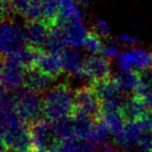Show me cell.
<instances>
[{"label":"cell","mask_w":152,"mask_h":152,"mask_svg":"<svg viewBox=\"0 0 152 152\" xmlns=\"http://www.w3.org/2000/svg\"><path fill=\"white\" fill-rule=\"evenodd\" d=\"M94 31L102 38H108L110 34V28L105 21H103L102 19H97L95 22V30Z\"/></svg>","instance_id":"cell-29"},{"label":"cell","mask_w":152,"mask_h":152,"mask_svg":"<svg viewBox=\"0 0 152 152\" xmlns=\"http://www.w3.org/2000/svg\"><path fill=\"white\" fill-rule=\"evenodd\" d=\"M43 116L54 122L75 113V92L67 83H59L43 94Z\"/></svg>","instance_id":"cell-1"},{"label":"cell","mask_w":152,"mask_h":152,"mask_svg":"<svg viewBox=\"0 0 152 152\" xmlns=\"http://www.w3.org/2000/svg\"><path fill=\"white\" fill-rule=\"evenodd\" d=\"M1 52L3 56L13 55L28 45L25 25L15 24L12 19L2 20L1 24Z\"/></svg>","instance_id":"cell-3"},{"label":"cell","mask_w":152,"mask_h":152,"mask_svg":"<svg viewBox=\"0 0 152 152\" xmlns=\"http://www.w3.org/2000/svg\"><path fill=\"white\" fill-rule=\"evenodd\" d=\"M54 80L53 77L47 75L36 67H31L26 69L24 86L36 93L45 94L48 90H50V86Z\"/></svg>","instance_id":"cell-12"},{"label":"cell","mask_w":152,"mask_h":152,"mask_svg":"<svg viewBox=\"0 0 152 152\" xmlns=\"http://www.w3.org/2000/svg\"><path fill=\"white\" fill-rule=\"evenodd\" d=\"M67 45L68 43L66 40L65 31L58 22V24L51 27L44 50L56 53V54H61L67 48Z\"/></svg>","instance_id":"cell-15"},{"label":"cell","mask_w":152,"mask_h":152,"mask_svg":"<svg viewBox=\"0 0 152 152\" xmlns=\"http://www.w3.org/2000/svg\"><path fill=\"white\" fill-rule=\"evenodd\" d=\"M151 152H152V151H151Z\"/></svg>","instance_id":"cell-33"},{"label":"cell","mask_w":152,"mask_h":152,"mask_svg":"<svg viewBox=\"0 0 152 152\" xmlns=\"http://www.w3.org/2000/svg\"><path fill=\"white\" fill-rule=\"evenodd\" d=\"M101 53L107 58H115V57H118L120 55L119 49L116 45H106V46L104 45V48Z\"/></svg>","instance_id":"cell-30"},{"label":"cell","mask_w":152,"mask_h":152,"mask_svg":"<svg viewBox=\"0 0 152 152\" xmlns=\"http://www.w3.org/2000/svg\"><path fill=\"white\" fill-rule=\"evenodd\" d=\"M141 150L143 152H151L152 151V130L144 131L141 135L139 144Z\"/></svg>","instance_id":"cell-28"},{"label":"cell","mask_w":152,"mask_h":152,"mask_svg":"<svg viewBox=\"0 0 152 152\" xmlns=\"http://www.w3.org/2000/svg\"><path fill=\"white\" fill-rule=\"evenodd\" d=\"M83 74L91 83L110 78V61L100 55H90L83 61Z\"/></svg>","instance_id":"cell-7"},{"label":"cell","mask_w":152,"mask_h":152,"mask_svg":"<svg viewBox=\"0 0 152 152\" xmlns=\"http://www.w3.org/2000/svg\"><path fill=\"white\" fill-rule=\"evenodd\" d=\"M83 47L92 53H100L103 50L104 45L100 40V36H98L95 31H91L88 32L87 38L83 43Z\"/></svg>","instance_id":"cell-27"},{"label":"cell","mask_w":152,"mask_h":152,"mask_svg":"<svg viewBox=\"0 0 152 152\" xmlns=\"http://www.w3.org/2000/svg\"><path fill=\"white\" fill-rule=\"evenodd\" d=\"M59 16L61 19H81V13L76 7L73 0H61L59 7Z\"/></svg>","instance_id":"cell-23"},{"label":"cell","mask_w":152,"mask_h":152,"mask_svg":"<svg viewBox=\"0 0 152 152\" xmlns=\"http://www.w3.org/2000/svg\"><path fill=\"white\" fill-rule=\"evenodd\" d=\"M151 54H152V53H151Z\"/></svg>","instance_id":"cell-32"},{"label":"cell","mask_w":152,"mask_h":152,"mask_svg":"<svg viewBox=\"0 0 152 152\" xmlns=\"http://www.w3.org/2000/svg\"><path fill=\"white\" fill-rule=\"evenodd\" d=\"M34 67L38 68L47 75L56 79L61 73H64L61 65V54L49 52L46 50H39L37 52Z\"/></svg>","instance_id":"cell-8"},{"label":"cell","mask_w":152,"mask_h":152,"mask_svg":"<svg viewBox=\"0 0 152 152\" xmlns=\"http://www.w3.org/2000/svg\"><path fill=\"white\" fill-rule=\"evenodd\" d=\"M110 133V130L107 125H106V123L104 122L102 119H99V120H96L89 140L94 142L95 144L105 143L106 139H107Z\"/></svg>","instance_id":"cell-22"},{"label":"cell","mask_w":152,"mask_h":152,"mask_svg":"<svg viewBox=\"0 0 152 152\" xmlns=\"http://www.w3.org/2000/svg\"><path fill=\"white\" fill-rule=\"evenodd\" d=\"M117 85L119 86L120 90L122 92H132L137 89L140 86V74L137 71H121L119 74H117L114 77Z\"/></svg>","instance_id":"cell-17"},{"label":"cell","mask_w":152,"mask_h":152,"mask_svg":"<svg viewBox=\"0 0 152 152\" xmlns=\"http://www.w3.org/2000/svg\"><path fill=\"white\" fill-rule=\"evenodd\" d=\"M144 128L140 121L126 122L124 128L118 134L114 135L115 143L121 147H132L139 144Z\"/></svg>","instance_id":"cell-13"},{"label":"cell","mask_w":152,"mask_h":152,"mask_svg":"<svg viewBox=\"0 0 152 152\" xmlns=\"http://www.w3.org/2000/svg\"><path fill=\"white\" fill-rule=\"evenodd\" d=\"M12 95L16 113L26 124L41 119L43 116V98L40 94L22 86L12 92Z\"/></svg>","instance_id":"cell-2"},{"label":"cell","mask_w":152,"mask_h":152,"mask_svg":"<svg viewBox=\"0 0 152 152\" xmlns=\"http://www.w3.org/2000/svg\"><path fill=\"white\" fill-rule=\"evenodd\" d=\"M43 4V21H45L50 27L58 24L59 7L61 0H42Z\"/></svg>","instance_id":"cell-20"},{"label":"cell","mask_w":152,"mask_h":152,"mask_svg":"<svg viewBox=\"0 0 152 152\" xmlns=\"http://www.w3.org/2000/svg\"><path fill=\"white\" fill-rule=\"evenodd\" d=\"M133 95L137 97L149 112L152 113V83L151 85H144L140 83V86L134 91Z\"/></svg>","instance_id":"cell-26"},{"label":"cell","mask_w":152,"mask_h":152,"mask_svg":"<svg viewBox=\"0 0 152 152\" xmlns=\"http://www.w3.org/2000/svg\"><path fill=\"white\" fill-rule=\"evenodd\" d=\"M74 102H75V113H83L95 120L101 119V101L91 85L85 86L76 90Z\"/></svg>","instance_id":"cell-6"},{"label":"cell","mask_w":152,"mask_h":152,"mask_svg":"<svg viewBox=\"0 0 152 152\" xmlns=\"http://www.w3.org/2000/svg\"><path fill=\"white\" fill-rule=\"evenodd\" d=\"M80 141L78 139L55 140L49 152H79Z\"/></svg>","instance_id":"cell-24"},{"label":"cell","mask_w":152,"mask_h":152,"mask_svg":"<svg viewBox=\"0 0 152 152\" xmlns=\"http://www.w3.org/2000/svg\"><path fill=\"white\" fill-rule=\"evenodd\" d=\"M26 68L18 59L3 56L1 59V88L7 92H14L24 86Z\"/></svg>","instance_id":"cell-4"},{"label":"cell","mask_w":152,"mask_h":152,"mask_svg":"<svg viewBox=\"0 0 152 152\" xmlns=\"http://www.w3.org/2000/svg\"><path fill=\"white\" fill-rule=\"evenodd\" d=\"M119 41L125 45H129V46H132V45H135L141 42L140 38L129 36V34H121L120 36H119Z\"/></svg>","instance_id":"cell-31"},{"label":"cell","mask_w":152,"mask_h":152,"mask_svg":"<svg viewBox=\"0 0 152 152\" xmlns=\"http://www.w3.org/2000/svg\"><path fill=\"white\" fill-rule=\"evenodd\" d=\"M74 130L78 140H87L90 137L96 120L83 113H74L72 116Z\"/></svg>","instance_id":"cell-16"},{"label":"cell","mask_w":152,"mask_h":152,"mask_svg":"<svg viewBox=\"0 0 152 152\" xmlns=\"http://www.w3.org/2000/svg\"><path fill=\"white\" fill-rule=\"evenodd\" d=\"M61 65H63L64 72L68 75H72L76 78H83V54L78 49L66 48L61 53ZM86 78V77H85Z\"/></svg>","instance_id":"cell-9"},{"label":"cell","mask_w":152,"mask_h":152,"mask_svg":"<svg viewBox=\"0 0 152 152\" xmlns=\"http://www.w3.org/2000/svg\"><path fill=\"white\" fill-rule=\"evenodd\" d=\"M23 17L25 18L27 22H34L43 20L42 0H30Z\"/></svg>","instance_id":"cell-25"},{"label":"cell","mask_w":152,"mask_h":152,"mask_svg":"<svg viewBox=\"0 0 152 152\" xmlns=\"http://www.w3.org/2000/svg\"><path fill=\"white\" fill-rule=\"evenodd\" d=\"M28 45L37 50H44L51 27L43 20L27 22L25 25Z\"/></svg>","instance_id":"cell-11"},{"label":"cell","mask_w":152,"mask_h":152,"mask_svg":"<svg viewBox=\"0 0 152 152\" xmlns=\"http://www.w3.org/2000/svg\"><path fill=\"white\" fill-rule=\"evenodd\" d=\"M59 24L65 31L68 45L72 47L83 46L87 38V30L81 19H59Z\"/></svg>","instance_id":"cell-10"},{"label":"cell","mask_w":152,"mask_h":152,"mask_svg":"<svg viewBox=\"0 0 152 152\" xmlns=\"http://www.w3.org/2000/svg\"><path fill=\"white\" fill-rule=\"evenodd\" d=\"M133 61V69L135 71H144L152 67V54L143 49L130 50Z\"/></svg>","instance_id":"cell-21"},{"label":"cell","mask_w":152,"mask_h":152,"mask_svg":"<svg viewBox=\"0 0 152 152\" xmlns=\"http://www.w3.org/2000/svg\"><path fill=\"white\" fill-rule=\"evenodd\" d=\"M101 119L106 123L113 135H116L121 132L126 124V121L123 118L121 110H102Z\"/></svg>","instance_id":"cell-18"},{"label":"cell","mask_w":152,"mask_h":152,"mask_svg":"<svg viewBox=\"0 0 152 152\" xmlns=\"http://www.w3.org/2000/svg\"><path fill=\"white\" fill-rule=\"evenodd\" d=\"M50 123L46 119H39L28 124L31 150L34 152H49L51 149L56 139Z\"/></svg>","instance_id":"cell-5"},{"label":"cell","mask_w":152,"mask_h":152,"mask_svg":"<svg viewBox=\"0 0 152 152\" xmlns=\"http://www.w3.org/2000/svg\"><path fill=\"white\" fill-rule=\"evenodd\" d=\"M53 133L57 140H72L77 139L74 130L73 120L71 117H65L52 122Z\"/></svg>","instance_id":"cell-19"},{"label":"cell","mask_w":152,"mask_h":152,"mask_svg":"<svg viewBox=\"0 0 152 152\" xmlns=\"http://www.w3.org/2000/svg\"><path fill=\"white\" fill-rule=\"evenodd\" d=\"M121 113L126 122H132L141 120L147 113H149V110L139 98L132 95L125 98L124 103L121 107Z\"/></svg>","instance_id":"cell-14"}]
</instances>
